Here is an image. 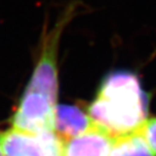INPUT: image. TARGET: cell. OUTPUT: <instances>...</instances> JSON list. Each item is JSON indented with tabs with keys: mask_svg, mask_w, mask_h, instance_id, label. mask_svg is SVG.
<instances>
[{
	"mask_svg": "<svg viewBox=\"0 0 156 156\" xmlns=\"http://www.w3.org/2000/svg\"><path fill=\"white\" fill-rule=\"evenodd\" d=\"M0 156H3V153H2V149H1V144H0Z\"/></svg>",
	"mask_w": 156,
	"mask_h": 156,
	"instance_id": "8",
	"label": "cell"
},
{
	"mask_svg": "<svg viewBox=\"0 0 156 156\" xmlns=\"http://www.w3.org/2000/svg\"><path fill=\"white\" fill-rule=\"evenodd\" d=\"M3 156H62V141L53 131L32 134L14 128L0 133Z\"/></svg>",
	"mask_w": 156,
	"mask_h": 156,
	"instance_id": "3",
	"label": "cell"
},
{
	"mask_svg": "<svg viewBox=\"0 0 156 156\" xmlns=\"http://www.w3.org/2000/svg\"><path fill=\"white\" fill-rule=\"evenodd\" d=\"M117 138L98 125L62 142V156H112Z\"/></svg>",
	"mask_w": 156,
	"mask_h": 156,
	"instance_id": "4",
	"label": "cell"
},
{
	"mask_svg": "<svg viewBox=\"0 0 156 156\" xmlns=\"http://www.w3.org/2000/svg\"><path fill=\"white\" fill-rule=\"evenodd\" d=\"M95 125L89 115L76 105H56L54 133L62 142L86 132Z\"/></svg>",
	"mask_w": 156,
	"mask_h": 156,
	"instance_id": "5",
	"label": "cell"
},
{
	"mask_svg": "<svg viewBox=\"0 0 156 156\" xmlns=\"http://www.w3.org/2000/svg\"><path fill=\"white\" fill-rule=\"evenodd\" d=\"M112 156H155V154L138 131L117 138Z\"/></svg>",
	"mask_w": 156,
	"mask_h": 156,
	"instance_id": "6",
	"label": "cell"
},
{
	"mask_svg": "<svg viewBox=\"0 0 156 156\" xmlns=\"http://www.w3.org/2000/svg\"><path fill=\"white\" fill-rule=\"evenodd\" d=\"M139 132L144 137L146 142L156 156V117L148 118L143 124Z\"/></svg>",
	"mask_w": 156,
	"mask_h": 156,
	"instance_id": "7",
	"label": "cell"
},
{
	"mask_svg": "<svg viewBox=\"0 0 156 156\" xmlns=\"http://www.w3.org/2000/svg\"><path fill=\"white\" fill-rule=\"evenodd\" d=\"M148 101L136 73L114 70L102 79L87 114L98 126L119 138L141 129L148 119Z\"/></svg>",
	"mask_w": 156,
	"mask_h": 156,
	"instance_id": "1",
	"label": "cell"
},
{
	"mask_svg": "<svg viewBox=\"0 0 156 156\" xmlns=\"http://www.w3.org/2000/svg\"><path fill=\"white\" fill-rule=\"evenodd\" d=\"M56 105L43 94L24 91L11 118L12 128L32 134L54 132Z\"/></svg>",
	"mask_w": 156,
	"mask_h": 156,
	"instance_id": "2",
	"label": "cell"
}]
</instances>
